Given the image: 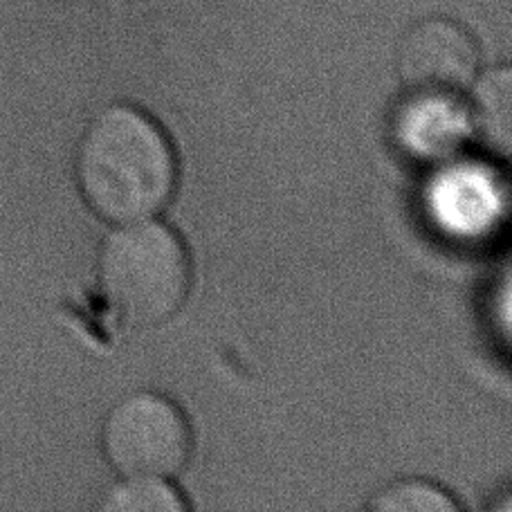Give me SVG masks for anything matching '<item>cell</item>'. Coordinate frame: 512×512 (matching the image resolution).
Masks as SVG:
<instances>
[{
  "label": "cell",
  "mask_w": 512,
  "mask_h": 512,
  "mask_svg": "<svg viewBox=\"0 0 512 512\" xmlns=\"http://www.w3.org/2000/svg\"><path fill=\"white\" fill-rule=\"evenodd\" d=\"M77 178L97 216L117 225L149 221L176 189V155L153 120L135 108L113 106L88 126Z\"/></svg>",
  "instance_id": "1"
},
{
  "label": "cell",
  "mask_w": 512,
  "mask_h": 512,
  "mask_svg": "<svg viewBox=\"0 0 512 512\" xmlns=\"http://www.w3.org/2000/svg\"><path fill=\"white\" fill-rule=\"evenodd\" d=\"M99 277L126 326L151 328L176 315L185 301L189 256L176 232L149 218L124 225L106 241Z\"/></svg>",
  "instance_id": "2"
},
{
  "label": "cell",
  "mask_w": 512,
  "mask_h": 512,
  "mask_svg": "<svg viewBox=\"0 0 512 512\" xmlns=\"http://www.w3.org/2000/svg\"><path fill=\"white\" fill-rule=\"evenodd\" d=\"M104 452L124 477H171L185 468L191 432L182 411L158 393L117 402L104 423Z\"/></svg>",
  "instance_id": "3"
},
{
  "label": "cell",
  "mask_w": 512,
  "mask_h": 512,
  "mask_svg": "<svg viewBox=\"0 0 512 512\" xmlns=\"http://www.w3.org/2000/svg\"><path fill=\"white\" fill-rule=\"evenodd\" d=\"M479 66L472 34L452 18H425L398 48V75L418 97L452 99L468 88Z\"/></svg>",
  "instance_id": "4"
},
{
  "label": "cell",
  "mask_w": 512,
  "mask_h": 512,
  "mask_svg": "<svg viewBox=\"0 0 512 512\" xmlns=\"http://www.w3.org/2000/svg\"><path fill=\"white\" fill-rule=\"evenodd\" d=\"M472 122L483 142L497 155L512 144V77L508 68L490 70L477 79L472 95Z\"/></svg>",
  "instance_id": "5"
},
{
  "label": "cell",
  "mask_w": 512,
  "mask_h": 512,
  "mask_svg": "<svg viewBox=\"0 0 512 512\" xmlns=\"http://www.w3.org/2000/svg\"><path fill=\"white\" fill-rule=\"evenodd\" d=\"M102 508L108 512H180L187 504L164 479L126 477L108 492Z\"/></svg>",
  "instance_id": "6"
},
{
  "label": "cell",
  "mask_w": 512,
  "mask_h": 512,
  "mask_svg": "<svg viewBox=\"0 0 512 512\" xmlns=\"http://www.w3.org/2000/svg\"><path fill=\"white\" fill-rule=\"evenodd\" d=\"M456 501L427 481H400L371 501L378 512H454Z\"/></svg>",
  "instance_id": "7"
}]
</instances>
